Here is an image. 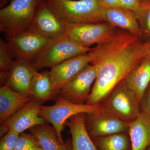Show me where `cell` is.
Listing matches in <instances>:
<instances>
[{
  "label": "cell",
  "mask_w": 150,
  "mask_h": 150,
  "mask_svg": "<svg viewBox=\"0 0 150 150\" xmlns=\"http://www.w3.org/2000/svg\"><path fill=\"white\" fill-rule=\"evenodd\" d=\"M141 4H148L150 3V0H139Z\"/></svg>",
  "instance_id": "cell-32"
},
{
  "label": "cell",
  "mask_w": 150,
  "mask_h": 150,
  "mask_svg": "<svg viewBox=\"0 0 150 150\" xmlns=\"http://www.w3.org/2000/svg\"><path fill=\"white\" fill-rule=\"evenodd\" d=\"M102 103L97 105L76 104L61 96L56 103L51 106L41 105L39 115L51 123L56 130L59 142L64 144L62 133L66 121L71 117L80 113H93L102 108Z\"/></svg>",
  "instance_id": "cell-4"
},
{
  "label": "cell",
  "mask_w": 150,
  "mask_h": 150,
  "mask_svg": "<svg viewBox=\"0 0 150 150\" xmlns=\"http://www.w3.org/2000/svg\"><path fill=\"white\" fill-rule=\"evenodd\" d=\"M41 103L33 99L30 102L11 115L1 124L0 136L2 137L9 131L20 134L34 126L46 124V120L39 115Z\"/></svg>",
  "instance_id": "cell-8"
},
{
  "label": "cell",
  "mask_w": 150,
  "mask_h": 150,
  "mask_svg": "<svg viewBox=\"0 0 150 150\" xmlns=\"http://www.w3.org/2000/svg\"><path fill=\"white\" fill-rule=\"evenodd\" d=\"M33 99L30 96L14 91L8 86H2L0 89L1 124Z\"/></svg>",
  "instance_id": "cell-17"
},
{
  "label": "cell",
  "mask_w": 150,
  "mask_h": 150,
  "mask_svg": "<svg viewBox=\"0 0 150 150\" xmlns=\"http://www.w3.org/2000/svg\"><path fill=\"white\" fill-rule=\"evenodd\" d=\"M85 123L91 137H104L129 131V123L121 121L103 106L98 111L86 114Z\"/></svg>",
  "instance_id": "cell-9"
},
{
  "label": "cell",
  "mask_w": 150,
  "mask_h": 150,
  "mask_svg": "<svg viewBox=\"0 0 150 150\" xmlns=\"http://www.w3.org/2000/svg\"><path fill=\"white\" fill-rule=\"evenodd\" d=\"M131 150H146L150 146V119L144 113L129 123Z\"/></svg>",
  "instance_id": "cell-20"
},
{
  "label": "cell",
  "mask_w": 150,
  "mask_h": 150,
  "mask_svg": "<svg viewBox=\"0 0 150 150\" xmlns=\"http://www.w3.org/2000/svg\"><path fill=\"white\" fill-rule=\"evenodd\" d=\"M37 150H44L42 149H41V148L39 147L38 148V149H37Z\"/></svg>",
  "instance_id": "cell-33"
},
{
  "label": "cell",
  "mask_w": 150,
  "mask_h": 150,
  "mask_svg": "<svg viewBox=\"0 0 150 150\" xmlns=\"http://www.w3.org/2000/svg\"><path fill=\"white\" fill-rule=\"evenodd\" d=\"M37 71L31 61L16 59L5 85L14 91L31 96V85Z\"/></svg>",
  "instance_id": "cell-14"
},
{
  "label": "cell",
  "mask_w": 150,
  "mask_h": 150,
  "mask_svg": "<svg viewBox=\"0 0 150 150\" xmlns=\"http://www.w3.org/2000/svg\"><path fill=\"white\" fill-rule=\"evenodd\" d=\"M145 58L150 59V40L144 42Z\"/></svg>",
  "instance_id": "cell-30"
},
{
  "label": "cell",
  "mask_w": 150,
  "mask_h": 150,
  "mask_svg": "<svg viewBox=\"0 0 150 150\" xmlns=\"http://www.w3.org/2000/svg\"><path fill=\"white\" fill-rule=\"evenodd\" d=\"M141 112L150 119V84L146 90L140 103Z\"/></svg>",
  "instance_id": "cell-27"
},
{
  "label": "cell",
  "mask_w": 150,
  "mask_h": 150,
  "mask_svg": "<svg viewBox=\"0 0 150 150\" xmlns=\"http://www.w3.org/2000/svg\"><path fill=\"white\" fill-rule=\"evenodd\" d=\"M103 17L104 21L114 27L124 30L141 40L143 39L139 24L133 11L121 7H106Z\"/></svg>",
  "instance_id": "cell-15"
},
{
  "label": "cell",
  "mask_w": 150,
  "mask_h": 150,
  "mask_svg": "<svg viewBox=\"0 0 150 150\" xmlns=\"http://www.w3.org/2000/svg\"><path fill=\"white\" fill-rule=\"evenodd\" d=\"M6 39L11 47L16 59L31 62L53 40L29 30Z\"/></svg>",
  "instance_id": "cell-12"
},
{
  "label": "cell",
  "mask_w": 150,
  "mask_h": 150,
  "mask_svg": "<svg viewBox=\"0 0 150 150\" xmlns=\"http://www.w3.org/2000/svg\"><path fill=\"white\" fill-rule=\"evenodd\" d=\"M91 48L76 44L65 34L45 46L32 61L36 70L52 67L67 59L91 51Z\"/></svg>",
  "instance_id": "cell-5"
},
{
  "label": "cell",
  "mask_w": 150,
  "mask_h": 150,
  "mask_svg": "<svg viewBox=\"0 0 150 150\" xmlns=\"http://www.w3.org/2000/svg\"><path fill=\"white\" fill-rule=\"evenodd\" d=\"M41 0H13L0 10V31L6 38L29 29Z\"/></svg>",
  "instance_id": "cell-3"
},
{
  "label": "cell",
  "mask_w": 150,
  "mask_h": 150,
  "mask_svg": "<svg viewBox=\"0 0 150 150\" xmlns=\"http://www.w3.org/2000/svg\"><path fill=\"white\" fill-rule=\"evenodd\" d=\"M146 150H150V146L149 147L147 148V149Z\"/></svg>",
  "instance_id": "cell-34"
},
{
  "label": "cell",
  "mask_w": 150,
  "mask_h": 150,
  "mask_svg": "<svg viewBox=\"0 0 150 150\" xmlns=\"http://www.w3.org/2000/svg\"><path fill=\"white\" fill-rule=\"evenodd\" d=\"M9 1H10V0H0V7L1 8L6 6Z\"/></svg>",
  "instance_id": "cell-31"
},
{
  "label": "cell",
  "mask_w": 150,
  "mask_h": 150,
  "mask_svg": "<svg viewBox=\"0 0 150 150\" xmlns=\"http://www.w3.org/2000/svg\"><path fill=\"white\" fill-rule=\"evenodd\" d=\"M95 67L88 64L73 77L60 91L61 96L76 104L86 103L94 83Z\"/></svg>",
  "instance_id": "cell-10"
},
{
  "label": "cell",
  "mask_w": 150,
  "mask_h": 150,
  "mask_svg": "<svg viewBox=\"0 0 150 150\" xmlns=\"http://www.w3.org/2000/svg\"><path fill=\"white\" fill-rule=\"evenodd\" d=\"M91 138L98 150H131L128 132Z\"/></svg>",
  "instance_id": "cell-22"
},
{
  "label": "cell",
  "mask_w": 150,
  "mask_h": 150,
  "mask_svg": "<svg viewBox=\"0 0 150 150\" xmlns=\"http://www.w3.org/2000/svg\"><path fill=\"white\" fill-rule=\"evenodd\" d=\"M57 93L53 88L49 71L35 73L31 87L33 99L42 103L52 99Z\"/></svg>",
  "instance_id": "cell-21"
},
{
  "label": "cell",
  "mask_w": 150,
  "mask_h": 150,
  "mask_svg": "<svg viewBox=\"0 0 150 150\" xmlns=\"http://www.w3.org/2000/svg\"><path fill=\"white\" fill-rule=\"evenodd\" d=\"M19 134L13 131H9L1 139L0 150H14Z\"/></svg>",
  "instance_id": "cell-26"
},
{
  "label": "cell",
  "mask_w": 150,
  "mask_h": 150,
  "mask_svg": "<svg viewBox=\"0 0 150 150\" xmlns=\"http://www.w3.org/2000/svg\"><path fill=\"white\" fill-rule=\"evenodd\" d=\"M117 28L106 22L103 23H67L65 34L76 44L89 48L91 45L107 39Z\"/></svg>",
  "instance_id": "cell-7"
},
{
  "label": "cell",
  "mask_w": 150,
  "mask_h": 150,
  "mask_svg": "<svg viewBox=\"0 0 150 150\" xmlns=\"http://www.w3.org/2000/svg\"><path fill=\"white\" fill-rule=\"evenodd\" d=\"M39 148L44 150H72L71 140L64 144L59 142L58 135L54 127L46 124L34 126L28 129Z\"/></svg>",
  "instance_id": "cell-18"
},
{
  "label": "cell",
  "mask_w": 150,
  "mask_h": 150,
  "mask_svg": "<svg viewBox=\"0 0 150 150\" xmlns=\"http://www.w3.org/2000/svg\"><path fill=\"white\" fill-rule=\"evenodd\" d=\"M106 7L110 8H121L120 0H101Z\"/></svg>",
  "instance_id": "cell-29"
},
{
  "label": "cell",
  "mask_w": 150,
  "mask_h": 150,
  "mask_svg": "<svg viewBox=\"0 0 150 150\" xmlns=\"http://www.w3.org/2000/svg\"><path fill=\"white\" fill-rule=\"evenodd\" d=\"M15 58L11 47L7 42L0 40V70L1 72L9 73ZM16 59V58H15Z\"/></svg>",
  "instance_id": "cell-24"
},
{
  "label": "cell",
  "mask_w": 150,
  "mask_h": 150,
  "mask_svg": "<svg viewBox=\"0 0 150 150\" xmlns=\"http://www.w3.org/2000/svg\"><path fill=\"white\" fill-rule=\"evenodd\" d=\"M134 12L142 30L143 39L150 40V3L141 5Z\"/></svg>",
  "instance_id": "cell-23"
},
{
  "label": "cell",
  "mask_w": 150,
  "mask_h": 150,
  "mask_svg": "<svg viewBox=\"0 0 150 150\" xmlns=\"http://www.w3.org/2000/svg\"><path fill=\"white\" fill-rule=\"evenodd\" d=\"M96 69L95 80L87 104H101L115 87L145 58L142 40L124 30H116L89 51Z\"/></svg>",
  "instance_id": "cell-1"
},
{
  "label": "cell",
  "mask_w": 150,
  "mask_h": 150,
  "mask_svg": "<svg viewBox=\"0 0 150 150\" xmlns=\"http://www.w3.org/2000/svg\"><path fill=\"white\" fill-rule=\"evenodd\" d=\"M86 113H80L68 119L65 125L70 129L72 150H98L87 130Z\"/></svg>",
  "instance_id": "cell-16"
},
{
  "label": "cell",
  "mask_w": 150,
  "mask_h": 150,
  "mask_svg": "<svg viewBox=\"0 0 150 150\" xmlns=\"http://www.w3.org/2000/svg\"><path fill=\"white\" fill-rule=\"evenodd\" d=\"M38 148L32 135L23 132L20 134L14 150H37Z\"/></svg>",
  "instance_id": "cell-25"
},
{
  "label": "cell",
  "mask_w": 150,
  "mask_h": 150,
  "mask_svg": "<svg viewBox=\"0 0 150 150\" xmlns=\"http://www.w3.org/2000/svg\"><path fill=\"white\" fill-rule=\"evenodd\" d=\"M123 81L126 86L135 93L140 103L150 84V59L144 58Z\"/></svg>",
  "instance_id": "cell-19"
},
{
  "label": "cell",
  "mask_w": 150,
  "mask_h": 150,
  "mask_svg": "<svg viewBox=\"0 0 150 150\" xmlns=\"http://www.w3.org/2000/svg\"><path fill=\"white\" fill-rule=\"evenodd\" d=\"M10 2H11V1H12L13 0H10Z\"/></svg>",
  "instance_id": "cell-35"
},
{
  "label": "cell",
  "mask_w": 150,
  "mask_h": 150,
  "mask_svg": "<svg viewBox=\"0 0 150 150\" xmlns=\"http://www.w3.org/2000/svg\"><path fill=\"white\" fill-rule=\"evenodd\" d=\"M65 24L100 23L106 6L101 0H43Z\"/></svg>",
  "instance_id": "cell-2"
},
{
  "label": "cell",
  "mask_w": 150,
  "mask_h": 150,
  "mask_svg": "<svg viewBox=\"0 0 150 150\" xmlns=\"http://www.w3.org/2000/svg\"><path fill=\"white\" fill-rule=\"evenodd\" d=\"M91 61L89 52L78 55L51 68L49 74L52 86L58 92Z\"/></svg>",
  "instance_id": "cell-13"
},
{
  "label": "cell",
  "mask_w": 150,
  "mask_h": 150,
  "mask_svg": "<svg viewBox=\"0 0 150 150\" xmlns=\"http://www.w3.org/2000/svg\"><path fill=\"white\" fill-rule=\"evenodd\" d=\"M102 104L106 110L126 123L135 121L141 113L140 102L136 94L123 81L115 87Z\"/></svg>",
  "instance_id": "cell-6"
},
{
  "label": "cell",
  "mask_w": 150,
  "mask_h": 150,
  "mask_svg": "<svg viewBox=\"0 0 150 150\" xmlns=\"http://www.w3.org/2000/svg\"><path fill=\"white\" fill-rule=\"evenodd\" d=\"M28 30L54 40L65 35L66 24L56 16L43 0H41Z\"/></svg>",
  "instance_id": "cell-11"
},
{
  "label": "cell",
  "mask_w": 150,
  "mask_h": 150,
  "mask_svg": "<svg viewBox=\"0 0 150 150\" xmlns=\"http://www.w3.org/2000/svg\"><path fill=\"white\" fill-rule=\"evenodd\" d=\"M121 7L135 11L137 10L141 5L139 0H120Z\"/></svg>",
  "instance_id": "cell-28"
}]
</instances>
